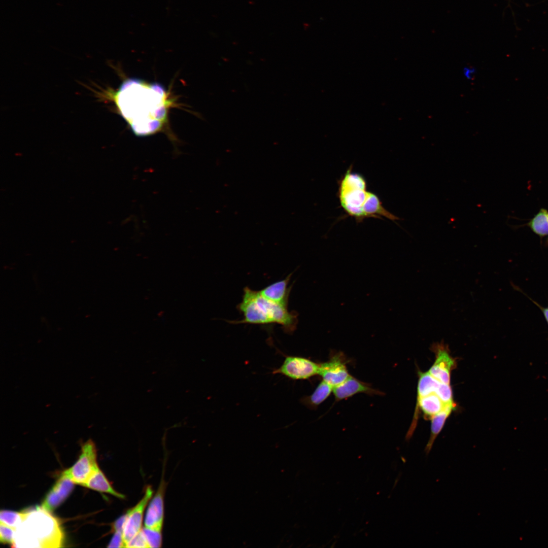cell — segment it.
Masks as SVG:
<instances>
[{"instance_id": "obj_6", "label": "cell", "mask_w": 548, "mask_h": 548, "mask_svg": "<svg viewBox=\"0 0 548 548\" xmlns=\"http://www.w3.org/2000/svg\"><path fill=\"white\" fill-rule=\"evenodd\" d=\"M153 495L151 486H147L142 499L126 512L122 531L124 547H126L128 543L142 530L144 512Z\"/></svg>"}, {"instance_id": "obj_9", "label": "cell", "mask_w": 548, "mask_h": 548, "mask_svg": "<svg viewBox=\"0 0 548 548\" xmlns=\"http://www.w3.org/2000/svg\"><path fill=\"white\" fill-rule=\"evenodd\" d=\"M347 361L342 353L332 354L329 359L320 363V375L323 381L333 388L346 381L351 375L346 366Z\"/></svg>"}, {"instance_id": "obj_2", "label": "cell", "mask_w": 548, "mask_h": 548, "mask_svg": "<svg viewBox=\"0 0 548 548\" xmlns=\"http://www.w3.org/2000/svg\"><path fill=\"white\" fill-rule=\"evenodd\" d=\"M23 520L15 530L13 547L63 546L64 533L58 520L42 506L22 511Z\"/></svg>"}, {"instance_id": "obj_4", "label": "cell", "mask_w": 548, "mask_h": 548, "mask_svg": "<svg viewBox=\"0 0 548 548\" xmlns=\"http://www.w3.org/2000/svg\"><path fill=\"white\" fill-rule=\"evenodd\" d=\"M353 165L337 181V197L340 207L348 216L357 223L365 219L363 209L368 196L367 182L364 177L353 170Z\"/></svg>"}, {"instance_id": "obj_20", "label": "cell", "mask_w": 548, "mask_h": 548, "mask_svg": "<svg viewBox=\"0 0 548 548\" xmlns=\"http://www.w3.org/2000/svg\"><path fill=\"white\" fill-rule=\"evenodd\" d=\"M162 530L144 527L141 532L148 547H160L162 543Z\"/></svg>"}, {"instance_id": "obj_12", "label": "cell", "mask_w": 548, "mask_h": 548, "mask_svg": "<svg viewBox=\"0 0 548 548\" xmlns=\"http://www.w3.org/2000/svg\"><path fill=\"white\" fill-rule=\"evenodd\" d=\"M333 393L337 401L345 399L357 394L382 395L384 393L372 388L369 384L350 375L346 381L333 388Z\"/></svg>"}, {"instance_id": "obj_21", "label": "cell", "mask_w": 548, "mask_h": 548, "mask_svg": "<svg viewBox=\"0 0 548 548\" xmlns=\"http://www.w3.org/2000/svg\"><path fill=\"white\" fill-rule=\"evenodd\" d=\"M23 511L17 512L9 510H2L0 512L1 522L14 529H16L22 521Z\"/></svg>"}, {"instance_id": "obj_7", "label": "cell", "mask_w": 548, "mask_h": 548, "mask_svg": "<svg viewBox=\"0 0 548 548\" xmlns=\"http://www.w3.org/2000/svg\"><path fill=\"white\" fill-rule=\"evenodd\" d=\"M320 363L309 359L294 356L286 357L283 364L273 374H281L292 380H306L319 374Z\"/></svg>"}, {"instance_id": "obj_15", "label": "cell", "mask_w": 548, "mask_h": 548, "mask_svg": "<svg viewBox=\"0 0 548 548\" xmlns=\"http://www.w3.org/2000/svg\"><path fill=\"white\" fill-rule=\"evenodd\" d=\"M83 486L98 492L110 494L118 498H125L124 495L118 492L113 488L99 467L91 475Z\"/></svg>"}, {"instance_id": "obj_18", "label": "cell", "mask_w": 548, "mask_h": 548, "mask_svg": "<svg viewBox=\"0 0 548 548\" xmlns=\"http://www.w3.org/2000/svg\"><path fill=\"white\" fill-rule=\"evenodd\" d=\"M522 226H528L541 239L548 236V210L541 208L527 223L521 225Z\"/></svg>"}, {"instance_id": "obj_24", "label": "cell", "mask_w": 548, "mask_h": 548, "mask_svg": "<svg viewBox=\"0 0 548 548\" xmlns=\"http://www.w3.org/2000/svg\"><path fill=\"white\" fill-rule=\"evenodd\" d=\"M126 547H148L141 531L128 543Z\"/></svg>"}, {"instance_id": "obj_8", "label": "cell", "mask_w": 548, "mask_h": 548, "mask_svg": "<svg viewBox=\"0 0 548 548\" xmlns=\"http://www.w3.org/2000/svg\"><path fill=\"white\" fill-rule=\"evenodd\" d=\"M431 349L435 354V360L429 372L440 382L450 384L451 371L456 366V361L450 355L448 346L443 342L433 344Z\"/></svg>"}, {"instance_id": "obj_22", "label": "cell", "mask_w": 548, "mask_h": 548, "mask_svg": "<svg viewBox=\"0 0 548 548\" xmlns=\"http://www.w3.org/2000/svg\"><path fill=\"white\" fill-rule=\"evenodd\" d=\"M16 529L2 523H0V541L4 544L13 545Z\"/></svg>"}, {"instance_id": "obj_23", "label": "cell", "mask_w": 548, "mask_h": 548, "mask_svg": "<svg viewBox=\"0 0 548 548\" xmlns=\"http://www.w3.org/2000/svg\"><path fill=\"white\" fill-rule=\"evenodd\" d=\"M436 394L445 404L454 402L452 390L450 384L441 383Z\"/></svg>"}, {"instance_id": "obj_1", "label": "cell", "mask_w": 548, "mask_h": 548, "mask_svg": "<svg viewBox=\"0 0 548 548\" xmlns=\"http://www.w3.org/2000/svg\"><path fill=\"white\" fill-rule=\"evenodd\" d=\"M158 83L125 81L114 95L115 102L133 133L145 136L157 131L165 118L166 93Z\"/></svg>"}, {"instance_id": "obj_13", "label": "cell", "mask_w": 548, "mask_h": 548, "mask_svg": "<svg viewBox=\"0 0 548 548\" xmlns=\"http://www.w3.org/2000/svg\"><path fill=\"white\" fill-rule=\"evenodd\" d=\"M292 273L284 279L276 282L258 291L264 298L278 304L288 306L292 286L288 287Z\"/></svg>"}, {"instance_id": "obj_10", "label": "cell", "mask_w": 548, "mask_h": 548, "mask_svg": "<svg viewBox=\"0 0 548 548\" xmlns=\"http://www.w3.org/2000/svg\"><path fill=\"white\" fill-rule=\"evenodd\" d=\"M166 483L162 479L157 491L150 500L144 519L145 527L162 530L164 521V496Z\"/></svg>"}, {"instance_id": "obj_26", "label": "cell", "mask_w": 548, "mask_h": 548, "mask_svg": "<svg viewBox=\"0 0 548 548\" xmlns=\"http://www.w3.org/2000/svg\"><path fill=\"white\" fill-rule=\"evenodd\" d=\"M476 74V68L470 65H466L462 68V75L467 80H472Z\"/></svg>"}, {"instance_id": "obj_11", "label": "cell", "mask_w": 548, "mask_h": 548, "mask_svg": "<svg viewBox=\"0 0 548 548\" xmlns=\"http://www.w3.org/2000/svg\"><path fill=\"white\" fill-rule=\"evenodd\" d=\"M75 483L63 472L45 497L42 506L52 511L61 504L72 492Z\"/></svg>"}, {"instance_id": "obj_14", "label": "cell", "mask_w": 548, "mask_h": 548, "mask_svg": "<svg viewBox=\"0 0 548 548\" xmlns=\"http://www.w3.org/2000/svg\"><path fill=\"white\" fill-rule=\"evenodd\" d=\"M455 407L454 402L447 403L442 410L431 418L430 436L424 450L426 455L431 451L433 443L443 428L447 418Z\"/></svg>"}, {"instance_id": "obj_17", "label": "cell", "mask_w": 548, "mask_h": 548, "mask_svg": "<svg viewBox=\"0 0 548 548\" xmlns=\"http://www.w3.org/2000/svg\"><path fill=\"white\" fill-rule=\"evenodd\" d=\"M445 405L435 393L417 399V408H420L426 419H431L433 416L442 410Z\"/></svg>"}, {"instance_id": "obj_19", "label": "cell", "mask_w": 548, "mask_h": 548, "mask_svg": "<svg viewBox=\"0 0 548 548\" xmlns=\"http://www.w3.org/2000/svg\"><path fill=\"white\" fill-rule=\"evenodd\" d=\"M441 382L429 372H420L418 385L417 399L437 392Z\"/></svg>"}, {"instance_id": "obj_16", "label": "cell", "mask_w": 548, "mask_h": 548, "mask_svg": "<svg viewBox=\"0 0 548 548\" xmlns=\"http://www.w3.org/2000/svg\"><path fill=\"white\" fill-rule=\"evenodd\" d=\"M333 392V387L323 381L320 382L313 393L300 399V402L310 409H316Z\"/></svg>"}, {"instance_id": "obj_25", "label": "cell", "mask_w": 548, "mask_h": 548, "mask_svg": "<svg viewBox=\"0 0 548 548\" xmlns=\"http://www.w3.org/2000/svg\"><path fill=\"white\" fill-rule=\"evenodd\" d=\"M109 547H124L123 540L122 532H114V535L111 539L109 545Z\"/></svg>"}, {"instance_id": "obj_3", "label": "cell", "mask_w": 548, "mask_h": 548, "mask_svg": "<svg viewBox=\"0 0 548 548\" xmlns=\"http://www.w3.org/2000/svg\"><path fill=\"white\" fill-rule=\"evenodd\" d=\"M237 309L244 318L241 320L229 321L231 324L265 325L275 323L280 325L288 334L292 333L296 329L297 313L289 312L288 306L268 300L259 291L248 287L244 288L242 301Z\"/></svg>"}, {"instance_id": "obj_5", "label": "cell", "mask_w": 548, "mask_h": 548, "mask_svg": "<svg viewBox=\"0 0 548 548\" xmlns=\"http://www.w3.org/2000/svg\"><path fill=\"white\" fill-rule=\"evenodd\" d=\"M99 467L95 443L90 439L81 446V453L75 463L62 472L75 484L83 486L91 475Z\"/></svg>"}, {"instance_id": "obj_27", "label": "cell", "mask_w": 548, "mask_h": 548, "mask_svg": "<svg viewBox=\"0 0 548 548\" xmlns=\"http://www.w3.org/2000/svg\"><path fill=\"white\" fill-rule=\"evenodd\" d=\"M528 297L530 300H531V301L534 304H535V305H537L539 308V309L541 311V312H542V314H543V316L544 317L545 321H546V323H547V324L548 325V306H546V307L542 306L539 304H538L537 302L534 301L533 299L530 298L529 296Z\"/></svg>"}]
</instances>
